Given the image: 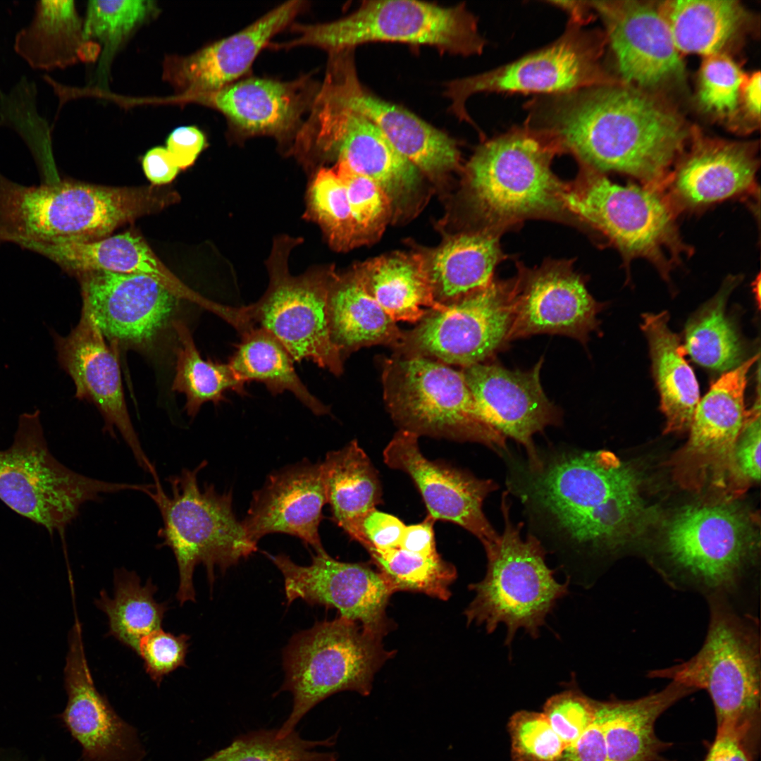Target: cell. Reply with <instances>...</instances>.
Listing matches in <instances>:
<instances>
[{"instance_id": "cell-18", "label": "cell", "mask_w": 761, "mask_h": 761, "mask_svg": "<svg viewBox=\"0 0 761 761\" xmlns=\"http://www.w3.org/2000/svg\"><path fill=\"white\" fill-rule=\"evenodd\" d=\"M267 556L283 576L288 605L301 599L311 605L336 609L340 617L382 639L394 629L395 623L386 614L393 593L378 571L364 564L338 561L325 550L312 555L308 566L297 564L285 554Z\"/></svg>"}, {"instance_id": "cell-48", "label": "cell", "mask_w": 761, "mask_h": 761, "mask_svg": "<svg viewBox=\"0 0 761 761\" xmlns=\"http://www.w3.org/2000/svg\"><path fill=\"white\" fill-rule=\"evenodd\" d=\"M745 76L736 63L724 53L704 57L699 72L700 106L719 116H734L740 103Z\"/></svg>"}, {"instance_id": "cell-39", "label": "cell", "mask_w": 761, "mask_h": 761, "mask_svg": "<svg viewBox=\"0 0 761 761\" xmlns=\"http://www.w3.org/2000/svg\"><path fill=\"white\" fill-rule=\"evenodd\" d=\"M240 336L228 363L244 384L262 383L272 395L288 391L314 414L330 413L329 407L309 392L295 371L294 359L271 333L256 326Z\"/></svg>"}, {"instance_id": "cell-43", "label": "cell", "mask_w": 761, "mask_h": 761, "mask_svg": "<svg viewBox=\"0 0 761 761\" xmlns=\"http://www.w3.org/2000/svg\"><path fill=\"white\" fill-rule=\"evenodd\" d=\"M367 552L392 593L409 591L442 600L450 598V586L457 579V569L439 554L426 557L399 547L370 548Z\"/></svg>"}, {"instance_id": "cell-57", "label": "cell", "mask_w": 761, "mask_h": 761, "mask_svg": "<svg viewBox=\"0 0 761 761\" xmlns=\"http://www.w3.org/2000/svg\"><path fill=\"white\" fill-rule=\"evenodd\" d=\"M435 521L427 515L423 521L406 526L399 548L426 557L438 555L433 529Z\"/></svg>"}, {"instance_id": "cell-42", "label": "cell", "mask_w": 761, "mask_h": 761, "mask_svg": "<svg viewBox=\"0 0 761 761\" xmlns=\"http://www.w3.org/2000/svg\"><path fill=\"white\" fill-rule=\"evenodd\" d=\"M173 326L179 345L176 348L175 375L171 388L186 396L185 409L188 416L194 417L206 402L217 405L225 401L228 391L241 395L246 394L245 384L228 363L204 359L187 325L176 321Z\"/></svg>"}, {"instance_id": "cell-27", "label": "cell", "mask_w": 761, "mask_h": 761, "mask_svg": "<svg viewBox=\"0 0 761 761\" xmlns=\"http://www.w3.org/2000/svg\"><path fill=\"white\" fill-rule=\"evenodd\" d=\"M16 245L43 255L75 276L92 271L149 276L178 299L197 304L228 323L235 316L233 307L210 300L184 284L156 256L143 237L134 232L92 241L20 239Z\"/></svg>"}, {"instance_id": "cell-49", "label": "cell", "mask_w": 761, "mask_h": 761, "mask_svg": "<svg viewBox=\"0 0 761 761\" xmlns=\"http://www.w3.org/2000/svg\"><path fill=\"white\" fill-rule=\"evenodd\" d=\"M509 730L516 761H557L567 748L543 712H517Z\"/></svg>"}, {"instance_id": "cell-13", "label": "cell", "mask_w": 761, "mask_h": 761, "mask_svg": "<svg viewBox=\"0 0 761 761\" xmlns=\"http://www.w3.org/2000/svg\"><path fill=\"white\" fill-rule=\"evenodd\" d=\"M301 242L300 238L287 235L275 238L266 261L268 287L256 302L245 306L246 314L252 326L271 333L295 362L310 361L340 376L343 359L331 340L327 309L333 269L314 266L300 275H292L289 257Z\"/></svg>"}, {"instance_id": "cell-23", "label": "cell", "mask_w": 761, "mask_h": 761, "mask_svg": "<svg viewBox=\"0 0 761 761\" xmlns=\"http://www.w3.org/2000/svg\"><path fill=\"white\" fill-rule=\"evenodd\" d=\"M68 700L61 719L82 747L81 761H144L137 729L123 719L95 686L77 617L68 633L64 667Z\"/></svg>"}, {"instance_id": "cell-25", "label": "cell", "mask_w": 761, "mask_h": 761, "mask_svg": "<svg viewBox=\"0 0 761 761\" xmlns=\"http://www.w3.org/2000/svg\"><path fill=\"white\" fill-rule=\"evenodd\" d=\"M82 307L111 342L143 346L164 326L178 298L145 276L104 271L78 274Z\"/></svg>"}, {"instance_id": "cell-6", "label": "cell", "mask_w": 761, "mask_h": 761, "mask_svg": "<svg viewBox=\"0 0 761 761\" xmlns=\"http://www.w3.org/2000/svg\"><path fill=\"white\" fill-rule=\"evenodd\" d=\"M295 37L275 49L309 46L328 54L374 42L429 46L441 52L481 54L486 40L478 19L464 4L451 6L409 0L364 1L349 15L316 24L293 23Z\"/></svg>"}, {"instance_id": "cell-32", "label": "cell", "mask_w": 761, "mask_h": 761, "mask_svg": "<svg viewBox=\"0 0 761 761\" xmlns=\"http://www.w3.org/2000/svg\"><path fill=\"white\" fill-rule=\"evenodd\" d=\"M327 309L331 340L342 359L361 347L388 345L394 347L403 332L369 294L352 270L328 283Z\"/></svg>"}, {"instance_id": "cell-1", "label": "cell", "mask_w": 761, "mask_h": 761, "mask_svg": "<svg viewBox=\"0 0 761 761\" xmlns=\"http://www.w3.org/2000/svg\"><path fill=\"white\" fill-rule=\"evenodd\" d=\"M524 110L525 125L549 137L584 166L629 175L660 188L691 135L674 109L622 82L535 96Z\"/></svg>"}, {"instance_id": "cell-52", "label": "cell", "mask_w": 761, "mask_h": 761, "mask_svg": "<svg viewBox=\"0 0 761 761\" xmlns=\"http://www.w3.org/2000/svg\"><path fill=\"white\" fill-rule=\"evenodd\" d=\"M760 429L759 397L733 449L726 487L733 493H743L760 481Z\"/></svg>"}, {"instance_id": "cell-45", "label": "cell", "mask_w": 761, "mask_h": 761, "mask_svg": "<svg viewBox=\"0 0 761 761\" xmlns=\"http://www.w3.org/2000/svg\"><path fill=\"white\" fill-rule=\"evenodd\" d=\"M338 733L325 740L302 738L294 730L280 737L278 729H259L241 734L228 746L199 761H338L333 752H320L317 747L335 745Z\"/></svg>"}, {"instance_id": "cell-34", "label": "cell", "mask_w": 761, "mask_h": 761, "mask_svg": "<svg viewBox=\"0 0 761 761\" xmlns=\"http://www.w3.org/2000/svg\"><path fill=\"white\" fill-rule=\"evenodd\" d=\"M424 259L435 299L447 306L488 285L502 252L484 229L452 236Z\"/></svg>"}, {"instance_id": "cell-26", "label": "cell", "mask_w": 761, "mask_h": 761, "mask_svg": "<svg viewBox=\"0 0 761 761\" xmlns=\"http://www.w3.org/2000/svg\"><path fill=\"white\" fill-rule=\"evenodd\" d=\"M543 357L527 371L510 370L497 364L480 363L462 372L483 419L505 438L522 445L531 466L540 457L533 436L559 423L558 407L545 395L540 382Z\"/></svg>"}, {"instance_id": "cell-5", "label": "cell", "mask_w": 761, "mask_h": 761, "mask_svg": "<svg viewBox=\"0 0 761 761\" xmlns=\"http://www.w3.org/2000/svg\"><path fill=\"white\" fill-rule=\"evenodd\" d=\"M709 622L700 650L688 660L650 670L647 676L666 679L705 690L717 726L755 729L761 693V636L757 614L726 599L706 600Z\"/></svg>"}, {"instance_id": "cell-36", "label": "cell", "mask_w": 761, "mask_h": 761, "mask_svg": "<svg viewBox=\"0 0 761 761\" xmlns=\"http://www.w3.org/2000/svg\"><path fill=\"white\" fill-rule=\"evenodd\" d=\"M321 466L333 520L362 545L361 522L368 512L382 502L376 469L356 440L328 452Z\"/></svg>"}, {"instance_id": "cell-44", "label": "cell", "mask_w": 761, "mask_h": 761, "mask_svg": "<svg viewBox=\"0 0 761 761\" xmlns=\"http://www.w3.org/2000/svg\"><path fill=\"white\" fill-rule=\"evenodd\" d=\"M304 218L318 225L337 250L359 244L345 187L333 167L321 166L314 171L307 190Z\"/></svg>"}, {"instance_id": "cell-21", "label": "cell", "mask_w": 761, "mask_h": 761, "mask_svg": "<svg viewBox=\"0 0 761 761\" xmlns=\"http://www.w3.org/2000/svg\"><path fill=\"white\" fill-rule=\"evenodd\" d=\"M106 338L89 311L82 307L80 321L66 337H56L58 359L74 381L75 397L98 409L104 431L116 438L118 431L137 464L153 478L155 466L146 454L135 431L125 403L115 342Z\"/></svg>"}, {"instance_id": "cell-46", "label": "cell", "mask_w": 761, "mask_h": 761, "mask_svg": "<svg viewBox=\"0 0 761 761\" xmlns=\"http://www.w3.org/2000/svg\"><path fill=\"white\" fill-rule=\"evenodd\" d=\"M157 11L154 1H90L82 26L84 42L100 44L99 75H106L107 66L124 42L137 28Z\"/></svg>"}, {"instance_id": "cell-40", "label": "cell", "mask_w": 761, "mask_h": 761, "mask_svg": "<svg viewBox=\"0 0 761 761\" xmlns=\"http://www.w3.org/2000/svg\"><path fill=\"white\" fill-rule=\"evenodd\" d=\"M113 586V596L103 590L95 599V605L107 617V636L137 654L140 639L161 627L168 604L156 602L157 586L150 579L142 584L134 571L116 569Z\"/></svg>"}, {"instance_id": "cell-55", "label": "cell", "mask_w": 761, "mask_h": 761, "mask_svg": "<svg viewBox=\"0 0 761 761\" xmlns=\"http://www.w3.org/2000/svg\"><path fill=\"white\" fill-rule=\"evenodd\" d=\"M166 149L180 170H185L207 146L204 132L194 125L180 126L168 136Z\"/></svg>"}, {"instance_id": "cell-24", "label": "cell", "mask_w": 761, "mask_h": 761, "mask_svg": "<svg viewBox=\"0 0 761 761\" xmlns=\"http://www.w3.org/2000/svg\"><path fill=\"white\" fill-rule=\"evenodd\" d=\"M419 436L400 429L383 450L384 462L407 474L428 510V515L460 526L477 537L483 545L496 540L483 511V503L496 488L490 480L479 479L461 469L431 461L421 452Z\"/></svg>"}, {"instance_id": "cell-30", "label": "cell", "mask_w": 761, "mask_h": 761, "mask_svg": "<svg viewBox=\"0 0 761 761\" xmlns=\"http://www.w3.org/2000/svg\"><path fill=\"white\" fill-rule=\"evenodd\" d=\"M757 168L750 144L698 138L678 161L663 189L674 208L703 207L752 189Z\"/></svg>"}, {"instance_id": "cell-59", "label": "cell", "mask_w": 761, "mask_h": 761, "mask_svg": "<svg viewBox=\"0 0 761 761\" xmlns=\"http://www.w3.org/2000/svg\"><path fill=\"white\" fill-rule=\"evenodd\" d=\"M761 78L759 71L745 76L743 81L740 101L743 102L745 110L755 119H760L761 102Z\"/></svg>"}, {"instance_id": "cell-3", "label": "cell", "mask_w": 761, "mask_h": 761, "mask_svg": "<svg viewBox=\"0 0 761 761\" xmlns=\"http://www.w3.org/2000/svg\"><path fill=\"white\" fill-rule=\"evenodd\" d=\"M759 536L749 514L729 502L688 505L668 521L651 563L671 588L719 597L757 614Z\"/></svg>"}, {"instance_id": "cell-8", "label": "cell", "mask_w": 761, "mask_h": 761, "mask_svg": "<svg viewBox=\"0 0 761 761\" xmlns=\"http://www.w3.org/2000/svg\"><path fill=\"white\" fill-rule=\"evenodd\" d=\"M560 152L550 137L525 125L484 141L466 168L474 209L493 226L564 209L565 186L551 168Z\"/></svg>"}, {"instance_id": "cell-19", "label": "cell", "mask_w": 761, "mask_h": 761, "mask_svg": "<svg viewBox=\"0 0 761 761\" xmlns=\"http://www.w3.org/2000/svg\"><path fill=\"white\" fill-rule=\"evenodd\" d=\"M569 261H549L521 270L514 280L509 340L537 334L566 335L585 344L599 326L602 309Z\"/></svg>"}, {"instance_id": "cell-20", "label": "cell", "mask_w": 761, "mask_h": 761, "mask_svg": "<svg viewBox=\"0 0 761 761\" xmlns=\"http://www.w3.org/2000/svg\"><path fill=\"white\" fill-rule=\"evenodd\" d=\"M601 19L621 81L650 89L681 81L684 66L658 4L589 1Z\"/></svg>"}, {"instance_id": "cell-15", "label": "cell", "mask_w": 761, "mask_h": 761, "mask_svg": "<svg viewBox=\"0 0 761 761\" xmlns=\"http://www.w3.org/2000/svg\"><path fill=\"white\" fill-rule=\"evenodd\" d=\"M513 289L514 280L492 281L443 310H429L403 332L395 353L462 368L484 363L509 341Z\"/></svg>"}, {"instance_id": "cell-41", "label": "cell", "mask_w": 761, "mask_h": 761, "mask_svg": "<svg viewBox=\"0 0 761 761\" xmlns=\"http://www.w3.org/2000/svg\"><path fill=\"white\" fill-rule=\"evenodd\" d=\"M740 282L739 276H728L687 322L683 352L703 367L728 371L743 363V345L726 312L729 297Z\"/></svg>"}, {"instance_id": "cell-56", "label": "cell", "mask_w": 761, "mask_h": 761, "mask_svg": "<svg viewBox=\"0 0 761 761\" xmlns=\"http://www.w3.org/2000/svg\"><path fill=\"white\" fill-rule=\"evenodd\" d=\"M557 761H608L604 734L596 714L594 722L566 748Z\"/></svg>"}, {"instance_id": "cell-9", "label": "cell", "mask_w": 761, "mask_h": 761, "mask_svg": "<svg viewBox=\"0 0 761 761\" xmlns=\"http://www.w3.org/2000/svg\"><path fill=\"white\" fill-rule=\"evenodd\" d=\"M382 638L342 617L316 621L291 638L283 651L285 676L280 691L292 695L291 712L278 735L283 737L314 706L344 691L367 696L375 674L394 655Z\"/></svg>"}, {"instance_id": "cell-29", "label": "cell", "mask_w": 761, "mask_h": 761, "mask_svg": "<svg viewBox=\"0 0 761 761\" xmlns=\"http://www.w3.org/2000/svg\"><path fill=\"white\" fill-rule=\"evenodd\" d=\"M326 503L321 462L304 459L270 474L263 487L253 493L241 522L256 545L264 536L282 533L301 539L318 552L324 550L318 526Z\"/></svg>"}, {"instance_id": "cell-38", "label": "cell", "mask_w": 761, "mask_h": 761, "mask_svg": "<svg viewBox=\"0 0 761 761\" xmlns=\"http://www.w3.org/2000/svg\"><path fill=\"white\" fill-rule=\"evenodd\" d=\"M82 26L74 1H39L30 23L16 35L14 49L33 69L65 68L79 59Z\"/></svg>"}, {"instance_id": "cell-37", "label": "cell", "mask_w": 761, "mask_h": 761, "mask_svg": "<svg viewBox=\"0 0 761 761\" xmlns=\"http://www.w3.org/2000/svg\"><path fill=\"white\" fill-rule=\"evenodd\" d=\"M658 7L679 52L704 57L722 53L747 19L735 0H668Z\"/></svg>"}, {"instance_id": "cell-12", "label": "cell", "mask_w": 761, "mask_h": 761, "mask_svg": "<svg viewBox=\"0 0 761 761\" xmlns=\"http://www.w3.org/2000/svg\"><path fill=\"white\" fill-rule=\"evenodd\" d=\"M382 380L388 410L400 429L506 449V438L482 416L462 371L395 353L383 362Z\"/></svg>"}, {"instance_id": "cell-17", "label": "cell", "mask_w": 761, "mask_h": 761, "mask_svg": "<svg viewBox=\"0 0 761 761\" xmlns=\"http://www.w3.org/2000/svg\"><path fill=\"white\" fill-rule=\"evenodd\" d=\"M354 50L328 54L321 86L376 125L395 149L421 173L438 178L457 169L460 164V152L456 141L407 109L367 89L359 79Z\"/></svg>"}, {"instance_id": "cell-54", "label": "cell", "mask_w": 761, "mask_h": 761, "mask_svg": "<svg viewBox=\"0 0 761 761\" xmlns=\"http://www.w3.org/2000/svg\"><path fill=\"white\" fill-rule=\"evenodd\" d=\"M754 733L729 725L717 726L715 739L704 761H751L750 744Z\"/></svg>"}, {"instance_id": "cell-28", "label": "cell", "mask_w": 761, "mask_h": 761, "mask_svg": "<svg viewBox=\"0 0 761 761\" xmlns=\"http://www.w3.org/2000/svg\"><path fill=\"white\" fill-rule=\"evenodd\" d=\"M307 1H285L240 31L209 44L187 56H169L163 78L173 88L195 97L217 91L249 72L271 39L303 12Z\"/></svg>"}, {"instance_id": "cell-47", "label": "cell", "mask_w": 761, "mask_h": 761, "mask_svg": "<svg viewBox=\"0 0 761 761\" xmlns=\"http://www.w3.org/2000/svg\"><path fill=\"white\" fill-rule=\"evenodd\" d=\"M333 168L345 187L359 244L376 238L393 212L388 196L375 181L345 164L335 163Z\"/></svg>"}, {"instance_id": "cell-51", "label": "cell", "mask_w": 761, "mask_h": 761, "mask_svg": "<svg viewBox=\"0 0 761 761\" xmlns=\"http://www.w3.org/2000/svg\"><path fill=\"white\" fill-rule=\"evenodd\" d=\"M190 638L187 634L175 635L161 627L140 639L137 655L143 661L146 673L157 686L165 676L186 667Z\"/></svg>"}, {"instance_id": "cell-31", "label": "cell", "mask_w": 761, "mask_h": 761, "mask_svg": "<svg viewBox=\"0 0 761 761\" xmlns=\"http://www.w3.org/2000/svg\"><path fill=\"white\" fill-rule=\"evenodd\" d=\"M695 691L671 681L657 692L637 699L596 702L608 761H655L666 744L656 736L658 717Z\"/></svg>"}, {"instance_id": "cell-2", "label": "cell", "mask_w": 761, "mask_h": 761, "mask_svg": "<svg viewBox=\"0 0 761 761\" xmlns=\"http://www.w3.org/2000/svg\"><path fill=\"white\" fill-rule=\"evenodd\" d=\"M530 468L523 496L581 556L616 554L654 519L638 474L611 452H567Z\"/></svg>"}, {"instance_id": "cell-35", "label": "cell", "mask_w": 761, "mask_h": 761, "mask_svg": "<svg viewBox=\"0 0 761 761\" xmlns=\"http://www.w3.org/2000/svg\"><path fill=\"white\" fill-rule=\"evenodd\" d=\"M354 271L369 294L395 321L419 322L437 302L421 255L394 253L356 266Z\"/></svg>"}, {"instance_id": "cell-61", "label": "cell", "mask_w": 761, "mask_h": 761, "mask_svg": "<svg viewBox=\"0 0 761 761\" xmlns=\"http://www.w3.org/2000/svg\"><path fill=\"white\" fill-rule=\"evenodd\" d=\"M0 761H47L43 757L32 758L22 751L14 749L0 750Z\"/></svg>"}, {"instance_id": "cell-33", "label": "cell", "mask_w": 761, "mask_h": 761, "mask_svg": "<svg viewBox=\"0 0 761 761\" xmlns=\"http://www.w3.org/2000/svg\"><path fill=\"white\" fill-rule=\"evenodd\" d=\"M642 318L660 409L666 418L664 432L684 431L689 429L700 400L696 377L683 357L679 337L669 327L668 312L645 313Z\"/></svg>"}, {"instance_id": "cell-11", "label": "cell", "mask_w": 761, "mask_h": 761, "mask_svg": "<svg viewBox=\"0 0 761 761\" xmlns=\"http://www.w3.org/2000/svg\"><path fill=\"white\" fill-rule=\"evenodd\" d=\"M564 209L606 237L626 260L650 261L668 280L687 248L679 235L674 208L662 189L613 182L584 166L580 178L565 186Z\"/></svg>"}, {"instance_id": "cell-14", "label": "cell", "mask_w": 761, "mask_h": 761, "mask_svg": "<svg viewBox=\"0 0 761 761\" xmlns=\"http://www.w3.org/2000/svg\"><path fill=\"white\" fill-rule=\"evenodd\" d=\"M606 45L601 30L568 21L564 32L551 44L483 73L450 80L444 95L457 118L476 127L466 108L468 99L476 94L550 95L621 82L603 64Z\"/></svg>"}, {"instance_id": "cell-16", "label": "cell", "mask_w": 761, "mask_h": 761, "mask_svg": "<svg viewBox=\"0 0 761 761\" xmlns=\"http://www.w3.org/2000/svg\"><path fill=\"white\" fill-rule=\"evenodd\" d=\"M307 134L322 164L342 163L375 181L388 196L393 212L407 205L421 187V171L371 121L335 99H324L316 106Z\"/></svg>"}, {"instance_id": "cell-22", "label": "cell", "mask_w": 761, "mask_h": 761, "mask_svg": "<svg viewBox=\"0 0 761 761\" xmlns=\"http://www.w3.org/2000/svg\"><path fill=\"white\" fill-rule=\"evenodd\" d=\"M319 85L311 74L290 81L247 77L194 98L224 116L234 140L271 137L286 154L311 107Z\"/></svg>"}, {"instance_id": "cell-60", "label": "cell", "mask_w": 761, "mask_h": 761, "mask_svg": "<svg viewBox=\"0 0 761 761\" xmlns=\"http://www.w3.org/2000/svg\"><path fill=\"white\" fill-rule=\"evenodd\" d=\"M550 4L565 11L569 22L586 26L595 17L589 1H550Z\"/></svg>"}, {"instance_id": "cell-53", "label": "cell", "mask_w": 761, "mask_h": 761, "mask_svg": "<svg viewBox=\"0 0 761 761\" xmlns=\"http://www.w3.org/2000/svg\"><path fill=\"white\" fill-rule=\"evenodd\" d=\"M406 525L397 517L373 508L361 522L362 546L383 550L399 547Z\"/></svg>"}, {"instance_id": "cell-10", "label": "cell", "mask_w": 761, "mask_h": 761, "mask_svg": "<svg viewBox=\"0 0 761 761\" xmlns=\"http://www.w3.org/2000/svg\"><path fill=\"white\" fill-rule=\"evenodd\" d=\"M152 487L99 480L64 466L48 448L39 411L20 416L11 446L0 450V500L51 534L62 533L87 502L126 490L145 494Z\"/></svg>"}, {"instance_id": "cell-7", "label": "cell", "mask_w": 761, "mask_h": 761, "mask_svg": "<svg viewBox=\"0 0 761 761\" xmlns=\"http://www.w3.org/2000/svg\"><path fill=\"white\" fill-rule=\"evenodd\" d=\"M505 529L483 545L487 556L484 578L469 586L474 598L464 612L468 625L483 626L493 633L500 624L506 628L505 645L510 646L523 630L531 638L540 636L549 614L569 594V581L558 582L545 562V551L532 536L524 540L519 526L509 518L502 500Z\"/></svg>"}, {"instance_id": "cell-50", "label": "cell", "mask_w": 761, "mask_h": 761, "mask_svg": "<svg viewBox=\"0 0 761 761\" xmlns=\"http://www.w3.org/2000/svg\"><path fill=\"white\" fill-rule=\"evenodd\" d=\"M543 713L568 747L594 722L596 702L576 690H567L548 698Z\"/></svg>"}, {"instance_id": "cell-4", "label": "cell", "mask_w": 761, "mask_h": 761, "mask_svg": "<svg viewBox=\"0 0 761 761\" xmlns=\"http://www.w3.org/2000/svg\"><path fill=\"white\" fill-rule=\"evenodd\" d=\"M206 465L202 462L193 469L184 468L169 476V494L160 480L146 493L161 516L160 546L170 548L175 558L179 576L176 598L180 605L195 601L193 574L197 565L205 567L212 586L216 568L225 572L257 549L235 516L231 491L219 493L212 484L199 486L198 474Z\"/></svg>"}, {"instance_id": "cell-58", "label": "cell", "mask_w": 761, "mask_h": 761, "mask_svg": "<svg viewBox=\"0 0 761 761\" xmlns=\"http://www.w3.org/2000/svg\"><path fill=\"white\" fill-rule=\"evenodd\" d=\"M142 163L146 177L152 185L157 187L172 182L180 171L167 149L162 147L149 149Z\"/></svg>"}]
</instances>
